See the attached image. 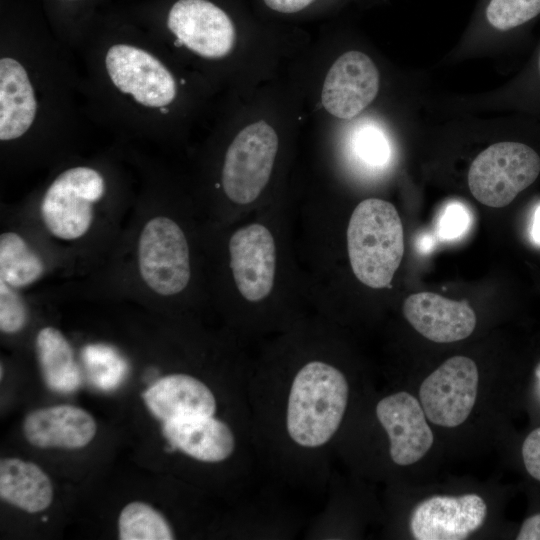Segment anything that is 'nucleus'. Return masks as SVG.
<instances>
[{
  "label": "nucleus",
  "instance_id": "0eeeda50",
  "mask_svg": "<svg viewBox=\"0 0 540 540\" xmlns=\"http://www.w3.org/2000/svg\"><path fill=\"white\" fill-rule=\"evenodd\" d=\"M349 385L335 366L321 360L305 363L290 387L286 427L299 446L316 448L338 430L346 411Z\"/></svg>",
  "mask_w": 540,
  "mask_h": 540
},
{
  "label": "nucleus",
  "instance_id": "aec40b11",
  "mask_svg": "<svg viewBox=\"0 0 540 540\" xmlns=\"http://www.w3.org/2000/svg\"><path fill=\"white\" fill-rule=\"evenodd\" d=\"M37 362L47 386L70 393L81 382L74 349L65 334L53 325L41 327L34 338Z\"/></svg>",
  "mask_w": 540,
  "mask_h": 540
},
{
  "label": "nucleus",
  "instance_id": "39448f33",
  "mask_svg": "<svg viewBox=\"0 0 540 540\" xmlns=\"http://www.w3.org/2000/svg\"><path fill=\"white\" fill-rule=\"evenodd\" d=\"M121 10L173 52L217 62L235 47L234 23L213 0H143Z\"/></svg>",
  "mask_w": 540,
  "mask_h": 540
},
{
  "label": "nucleus",
  "instance_id": "5701e85b",
  "mask_svg": "<svg viewBox=\"0 0 540 540\" xmlns=\"http://www.w3.org/2000/svg\"><path fill=\"white\" fill-rule=\"evenodd\" d=\"M82 358L91 381L105 390L116 387L127 370L126 362L121 355L114 348L104 344L86 346Z\"/></svg>",
  "mask_w": 540,
  "mask_h": 540
},
{
  "label": "nucleus",
  "instance_id": "9d476101",
  "mask_svg": "<svg viewBox=\"0 0 540 540\" xmlns=\"http://www.w3.org/2000/svg\"><path fill=\"white\" fill-rule=\"evenodd\" d=\"M52 278L65 279L59 259L21 221L8 204L0 215V283L35 293Z\"/></svg>",
  "mask_w": 540,
  "mask_h": 540
},
{
  "label": "nucleus",
  "instance_id": "a878e982",
  "mask_svg": "<svg viewBox=\"0 0 540 540\" xmlns=\"http://www.w3.org/2000/svg\"><path fill=\"white\" fill-rule=\"evenodd\" d=\"M352 149L362 163L374 168L385 166L391 156L390 143L385 133L373 124L362 125L355 131Z\"/></svg>",
  "mask_w": 540,
  "mask_h": 540
},
{
  "label": "nucleus",
  "instance_id": "f3484780",
  "mask_svg": "<svg viewBox=\"0 0 540 540\" xmlns=\"http://www.w3.org/2000/svg\"><path fill=\"white\" fill-rule=\"evenodd\" d=\"M149 411L163 422L213 416L216 399L208 386L183 373L164 376L142 394Z\"/></svg>",
  "mask_w": 540,
  "mask_h": 540
},
{
  "label": "nucleus",
  "instance_id": "423d86ee",
  "mask_svg": "<svg viewBox=\"0 0 540 540\" xmlns=\"http://www.w3.org/2000/svg\"><path fill=\"white\" fill-rule=\"evenodd\" d=\"M278 152V136L265 121L252 123L224 150L211 198L200 211L204 220L226 225L231 210L253 204L266 188Z\"/></svg>",
  "mask_w": 540,
  "mask_h": 540
},
{
  "label": "nucleus",
  "instance_id": "c85d7f7f",
  "mask_svg": "<svg viewBox=\"0 0 540 540\" xmlns=\"http://www.w3.org/2000/svg\"><path fill=\"white\" fill-rule=\"evenodd\" d=\"M272 10L280 13H295L303 10L314 0H263Z\"/></svg>",
  "mask_w": 540,
  "mask_h": 540
},
{
  "label": "nucleus",
  "instance_id": "412c9836",
  "mask_svg": "<svg viewBox=\"0 0 540 540\" xmlns=\"http://www.w3.org/2000/svg\"><path fill=\"white\" fill-rule=\"evenodd\" d=\"M46 20L69 49L79 51L108 0H40Z\"/></svg>",
  "mask_w": 540,
  "mask_h": 540
},
{
  "label": "nucleus",
  "instance_id": "bb28decb",
  "mask_svg": "<svg viewBox=\"0 0 540 540\" xmlns=\"http://www.w3.org/2000/svg\"><path fill=\"white\" fill-rule=\"evenodd\" d=\"M470 225V214L464 205L454 202L447 205L438 221V235L443 240L461 236Z\"/></svg>",
  "mask_w": 540,
  "mask_h": 540
},
{
  "label": "nucleus",
  "instance_id": "2f4dec72",
  "mask_svg": "<svg viewBox=\"0 0 540 540\" xmlns=\"http://www.w3.org/2000/svg\"><path fill=\"white\" fill-rule=\"evenodd\" d=\"M536 390L540 397V363L535 368Z\"/></svg>",
  "mask_w": 540,
  "mask_h": 540
},
{
  "label": "nucleus",
  "instance_id": "c756f323",
  "mask_svg": "<svg viewBox=\"0 0 540 540\" xmlns=\"http://www.w3.org/2000/svg\"><path fill=\"white\" fill-rule=\"evenodd\" d=\"M517 540H540V513L527 518L521 525Z\"/></svg>",
  "mask_w": 540,
  "mask_h": 540
},
{
  "label": "nucleus",
  "instance_id": "1a4fd4ad",
  "mask_svg": "<svg viewBox=\"0 0 540 540\" xmlns=\"http://www.w3.org/2000/svg\"><path fill=\"white\" fill-rule=\"evenodd\" d=\"M540 173V157L518 142H499L483 150L471 163L468 186L483 205L501 208L529 187Z\"/></svg>",
  "mask_w": 540,
  "mask_h": 540
},
{
  "label": "nucleus",
  "instance_id": "f03ea898",
  "mask_svg": "<svg viewBox=\"0 0 540 540\" xmlns=\"http://www.w3.org/2000/svg\"><path fill=\"white\" fill-rule=\"evenodd\" d=\"M72 50L26 0H0V171L50 169L81 153L83 77Z\"/></svg>",
  "mask_w": 540,
  "mask_h": 540
},
{
  "label": "nucleus",
  "instance_id": "6ab92c4d",
  "mask_svg": "<svg viewBox=\"0 0 540 540\" xmlns=\"http://www.w3.org/2000/svg\"><path fill=\"white\" fill-rule=\"evenodd\" d=\"M0 496L26 512L45 510L53 500V486L36 464L18 458L0 461Z\"/></svg>",
  "mask_w": 540,
  "mask_h": 540
},
{
  "label": "nucleus",
  "instance_id": "f8f14e48",
  "mask_svg": "<svg viewBox=\"0 0 540 540\" xmlns=\"http://www.w3.org/2000/svg\"><path fill=\"white\" fill-rule=\"evenodd\" d=\"M378 90L379 72L371 58L359 51H348L329 69L321 101L332 116L351 119L370 105Z\"/></svg>",
  "mask_w": 540,
  "mask_h": 540
},
{
  "label": "nucleus",
  "instance_id": "9b49d317",
  "mask_svg": "<svg viewBox=\"0 0 540 540\" xmlns=\"http://www.w3.org/2000/svg\"><path fill=\"white\" fill-rule=\"evenodd\" d=\"M478 380V368L471 358L454 356L444 361L420 386L426 417L443 427L462 424L475 405Z\"/></svg>",
  "mask_w": 540,
  "mask_h": 540
},
{
  "label": "nucleus",
  "instance_id": "a211bd4d",
  "mask_svg": "<svg viewBox=\"0 0 540 540\" xmlns=\"http://www.w3.org/2000/svg\"><path fill=\"white\" fill-rule=\"evenodd\" d=\"M163 435L170 444L203 462H220L231 456L235 437L230 427L213 416L163 422Z\"/></svg>",
  "mask_w": 540,
  "mask_h": 540
},
{
  "label": "nucleus",
  "instance_id": "4be33fe9",
  "mask_svg": "<svg viewBox=\"0 0 540 540\" xmlns=\"http://www.w3.org/2000/svg\"><path fill=\"white\" fill-rule=\"evenodd\" d=\"M121 540H171L174 533L166 518L151 505L135 501L127 504L118 518Z\"/></svg>",
  "mask_w": 540,
  "mask_h": 540
},
{
  "label": "nucleus",
  "instance_id": "f257e3e1",
  "mask_svg": "<svg viewBox=\"0 0 540 540\" xmlns=\"http://www.w3.org/2000/svg\"><path fill=\"white\" fill-rule=\"evenodd\" d=\"M137 176L134 205L107 259L89 275L60 284L54 296L127 300L162 310L209 296L203 217L172 172L139 145L122 142Z\"/></svg>",
  "mask_w": 540,
  "mask_h": 540
},
{
  "label": "nucleus",
  "instance_id": "dca6fc26",
  "mask_svg": "<svg viewBox=\"0 0 540 540\" xmlns=\"http://www.w3.org/2000/svg\"><path fill=\"white\" fill-rule=\"evenodd\" d=\"M96 430L92 415L67 404L36 409L23 422L27 441L41 448H81L94 438Z\"/></svg>",
  "mask_w": 540,
  "mask_h": 540
},
{
  "label": "nucleus",
  "instance_id": "20e7f679",
  "mask_svg": "<svg viewBox=\"0 0 540 540\" xmlns=\"http://www.w3.org/2000/svg\"><path fill=\"white\" fill-rule=\"evenodd\" d=\"M137 193V176L115 141L93 154L69 157L10 206L59 259L65 280L95 271L115 246Z\"/></svg>",
  "mask_w": 540,
  "mask_h": 540
},
{
  "label": "nucleus",
  "instance_id": "393cba45",
  "mask_svg": "<svg viewBox=\"0 0 540 540\" xmlns=\"http://www.w3.org/2000/svg\"><path fill=\"white\" fill-rule=\"evenodd\" d=\"M540 13V0H490L486 8L489 24L506 31L520 26Z\"/></svg>",
  "mask_w": 540,
  "mask_h": 540
},
{
  "label": "nucleus",
  "instance_id": "cd10ccee",
  "mask_svg": "<svg viewBox=\"0 0 540 540\" xmlns=\"http://www.w3.org/2000/svg\"><path fill=\"white\" fill-rule=\"evenodd\" d=\"M522 457L527 472L540 481V427L533 430L524 440Z\"/></svg>",
  "mask_w": 540,
  "mask_h": 540
},
{
  "label": "nucleus",
  "instance_id": "7c9ffc66",
  "mask_svg": "<svg viewBox=\"0 0 540 540\" xmlns=\"http://www.w3.org/2000/svg\"><path fill=\"white\" fill-rule=\"evenodd\" d=\"M532 237L534 241L540 245V206L537 208L534 215V222L532 227Z\"/></svg>",
  "mask_w": 540,
  "mask_h": 540
},
{
  "label": "nucleus",
  "instance_id": "b1692460",
  "mask_svg": "<svg viewBox=\"0 0 540 540\" xmlns=\"http://www.w3.org/2000/svg\"><path fill=\"white\" fill-rule=\"evenodd\" d=\"M35 293H26L0 283V330L4 335H17L30 323L31 298Z\"/></svg>",
  "mask_w": 540,
  "mask_h": 540
},
{
  "label": "nucleus",
  "instance_id": "7ed1b4c3",
  "mask_svg": "<svg viewBox=\"0 0 540 540\" xmlns=\"http://www.w3.org/2000/svg\"><path fill=\"white\" fill-rule=\"evenodd\" d=\"M79 51L89 120L125 143L157 147L173 140L189 85L174 52L122 10L109 8Z\"/></svg>",
  "mask_w": 540,
  "mask_h": 540
},
{
  "label": "nucleus",
  "instance_id": "2eb2a0df",
  "mask_svg": "<svg viewBox=\"0 0 540 540\" xmlns=\"http://www.w3.org/2000/svg\"><path fill=\"white\" fill-rule=\"evenodd\" d=\"M403 314L418 333L436 343H451L467 338L477 322L476 314L467 302L451 300L432 292L407 297Z\"/></svg>",
  "mask_w": 540,
  "mask_h": 540
},
{
  "label": "nucleus",
  "instance_id": "4468645a",
  "mask_svg": "<svg viewBox=\"0 0 540 540\" xmlns=\"http://www.w3.org/2000/svg\"><path fill=\"white\" fill-rule=\"evenodd\" d=\"M376 416L389 438L392 461L406 466L419 461L433 444V433L421 403L407 392L382 398Z\"/></svg>",
  "mask_w": 540,
  "mask_h": 540
},
{
  "label": "nucleus",
  "instance_id": "ddd939ff",
  "mask_svg": "<svg viewBox=\"0 0 540 540\" xmlns=\"http://www.w3.org/2000/svg\"><path fill=\"white\" fill-rule=\"evenodd\" d=\"M486 514L477 494L433 496L414 508L410 529L417 540H462L482 526Z\"/></svg>",
  "mask_w": 540,
  "mask_h": 540
},
{
  "label": "nucleus",
  "instance_id": "473e14b6",
  "mask_svg": "<svg viewBox=\"0 0 540 540\" xmlns=\"http://www.w3.org/2000/svg\"><path fill=\"white\" fill-rule=\"evenodd\" d=\"M539 67H540V61H539Z\"/></svg>",
  "mask_w": 540,
  "mask_h": 540
},
{
  "label": "nucleus",
  "instance_id": "6e6552de",
  "mask_svg": "<svg viewBox=\"0 0 540 540\" xmlns=\"http://www.w3.org/2000/svg\"><path fill=\"white\" fill-rule=\"evenodd\" d=\"M346 242L357 280L372 289L388 287L404 255L403 225L395 206L379 198L361 201L349 218Z\"/></svg>",
  "mask_w": 540,
  "mask_h": 540
}]
</instances>
